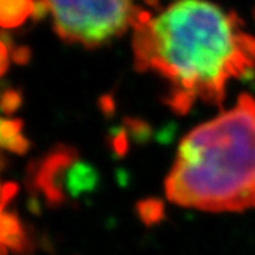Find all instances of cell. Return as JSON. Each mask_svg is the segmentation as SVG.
<instances>
[{"instance_id":"obj_4","label":"cell","mask_w":255,"mask_h":255,"mask_svg":"<svg viewBox=\"0 0 255 255\" xmlns=\"http://www.w3.org/2000/svg\"><path fill=\"white\" fill-rule=\"evenodd\" d=\"M98 174L88 163L78 160L70 149H57L40 163L34 174V184L44 193L47 200L77 199L94 190Z\"/></svg>"},{"instance_id":"obj_5","label":"cell","mask_w":255,"mask_h":255,"mask_svg":"<svg viewBox=\"0 0 255 255\" xmlns=\"http://www.w3.org/2000/svg\"><path fill=\"white\" fill-rule=\"evenodd\" d=\"M1 240L3 246H9L13 251H23L27 246L26 234L23 231V224L14 214H7L4 211L1 223Z\"/></svg>"},{"instance_id":"obj_3","label":"cell","mask_w":255,"mask_h":255,"mask_svg":"<svg viewBox=\"0 0 255 255\" xmlns=\"http://www.w3.org/2000/svg\"><path fill=\"white\" fill-rule=\"evenodd\" d=\"M57 34L68 43L98 47L152 14L149 0H40Z\"/></svg>"},{"instance_id":"obj_2","label":"cell","mask_w":255,"mask_h":255,"mask_svg":"<svg viewBox=\"0 0 255 255\" xmlns=\"http://www.w3.org/2000/svg\"><path fill=\"white\" fill-rule=\"evenodd\" d=\"M186 209L230 213L255 207V100L241 95L221 115L189 132L164 183Z\"/></svg>"},{"instance_id":"obj_1","label":"cell","mask_w":255,"mask_h":255,"mask_svg":"<svg viewBox=\"0 0 255 255\" xmlns=\"http://www.w3.org/2000/svg\"><path fill=\"white\" fill-rule=\"evenodd\" d=\"M135 65L166 85L177 114L197 102L221 105L233 80L255 70V37L209 0H176L133 30Z\"/></svg>"},{"instance_id":"obj_7","label":"cell","mask_w":255,"mask_h":255,"mask_svg":"<svg viewBox=\"0 0 255 255\" xmlns=\"http://www.w3.org/2000/svg\"><path fill=\"white\" fill-rule=\"evenodd\" d=\"M31 0H1V21L4 27L20 24L33 13Z\"/></svg>"},{"instance_id":"obj_6","label":"cell","mask_w":255,"mask_h":255,"mask_svg":"<svg viewBox=\"0 0 255 255\" xmlns=\"http://www.w3.org/2000/svg\"><path fill=\"white\" fill-rule=\"evenodd\" d=\"M1 143L14 153H23L28 147V140L23 135V124L17 119H3Z\"/></svg>"}]
</instances>
